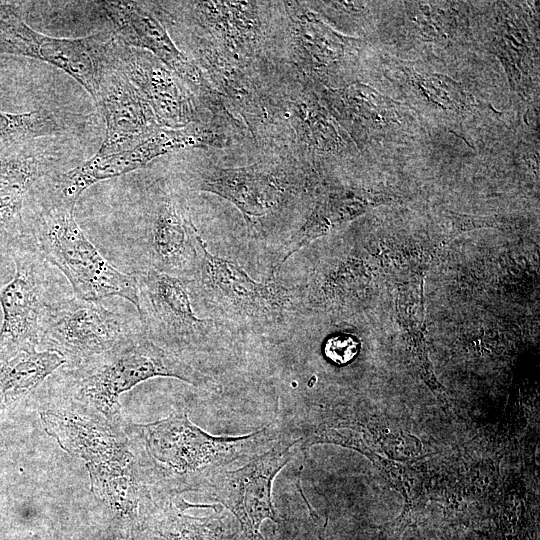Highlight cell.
I'll return each instance as SVG.
<instances>
[{"label":"cell","instance_id":"ac0fdd59","mask_svg":"<svg viewBox=\"0 0 540 540\" xmlns=\"http://www.w3.org/2000/svg\"><path fill=\"white\" fill-rule=\"evenodd\" d=\"M189 4L196 23L222 45L220 50L224 54L241 63L253 54L262 37L256 3L206 1Z\"/></svg>","mask_w":540,"mask_h":540},{"label":"cell","instance_id":"603a6c76","mask_svg":"<svg viewBox=\"0 0 540 540\" xmlns=\"http://www.w3.org/2000/svg\"><path fill=\"white\" fill-rule=\"evenodd\" d=\"M357 353V343L348 337H336L325 346L326 356L337 364L350 361Z\"/></svg>","mask_w":540,"mask_h":540},{"label":"cell","instance_id":"9c48e42d","mask_svg":"<svg viewBox=\"0 0 540 540\" xmlns=\"http://www.w3.org/2000/svg\"><path fill=\"white\" fill-rule=\"evenodd\" d=\"M18 238L13 252L16 265L13 279L3 287L0 304V360L39 346L41 323L48 305L50 280L47 261L31 239Z\"/></svg>","mask_w":540,"mask_h":540},{"label":"cell","instance_id":"3957f363","mask_svg":"<svg viewBox=\"0 0 540 540\" xmlns=\"http://www.w3.org/2000/svg\"><path fill=\"white\" fill-rule=\"evenodd\" d=\"M154 377H173L207 390L216 387L210 376L142 333L77 368L68 369L61 396L122 426L120 395Z\"/></svg>","mask_w":540,"mask_h":540},{"label":"cell","instance_id":"30bf717a","mask_svg":"<svg viewBox=\"0 0 540 540\" xmlns=\"http://www.w3.org/2000/svg\"><path fill=\"white\" fill-rule=\"evenodd\" d=\"M206 131L196 124L182 128L160 127L135 146L109 154L96 153L79 166L54 177L51 202L75 206L90 186L145 167L170 152L205 148Z\"/></svg>","mask_w":540,"mask_h":540},{"label":"cell","instance_id":"52a82bcc","mask_svg":"<svg viewBox=\"0 0 540 540\" xmlns=\"http://www.w3.org/2000/svg\"><path fill=\"white\" fill-rule=\"evenodd\" d=\"M135 275L136 310L143 334L160 347L183 357L187 349L199 346L226 327L217 320L200 319L195 315L187 279L151 269Z\"/></svg>","mask_w":540,"mask_h":540},{"label":"cell","instance_id":"e0dca14e","mask_svg":"<svg viewBox=\"0 0 540 540\" xmlns=\"http://www.w3.org/2000/svg\"><path fill=\"white\" fill-rule=\"evenodd\" d=\"M190 507L181 496H151L141 508L134 540H245L220 506L204 517L186 514Z\"/></svg>","mask_w":540,"mask_h":540},{"label":"cell","instance_id":"2e32d148","mask_svg":"<svg viewBox=\"0 0 540 540\" xmlns=\"http://www.w3.org/2000/svg\"><path fill=\"white\" fill-rule=\"evenodd\" d=\"M113 41L114 37L94 100L106 125L98 154L131 148L161 127L148 104L117 64L112 50Z\"/></svg>","mask_w":540,"mask_h":540},{"label":"cell","instance_id":"8fae6325","mask_svg":"<svg viewBox=\"0 0 540 540\" xmlns=\"http://www.w3.org/2000/svg\"><path fill=\"white\" fill-rule=\"evenodd\" d=\"M101 4L114 28L113 34L120 42L151 53L211 109L226 111L212 83L177 48L165 27L143 5L134 1H104Z\"/></svg>","mask_w":540,"mask_h":540},{"label":"cell","instance_id":"ffe728a7","mask_svg":"<svg viewBox=\"0 0 540 540\" xmlns=\"http://www.w3.org/2000/svg\"><path fill=\"white\" fill-rule=\"evenodd\" d=\"M197 58L204 67L214 88L224 94L244 118L246 129L254 131L267 115L265 100L243 65L217 47L201 44Z\"/></svg>","mask_w":540,"mask_h":540},{"label":"cell","instance_id":"5bb4252c","mask_svg":"<svg viewBox=\"0 0 540 540\" xmlns=\"http://www.w3.org/2000/svg\"><path fill=\"white\" fill-rule=\"evenodd\" d=\"M113 33L55 38L35 31L25 21L11 36L7 53L47 62L77 81L95 100L107 62Z\"/></svg>","mask_w":540,"mask_h":540},{"label":"cell","instance_id":"ba28073f","mask_svg":"<svg viewBox=\"0 0 540 540\" xmlns=\"http://www.w3.org/2000/svg\"><path fill=\"white\" fill-rule=\"evenodd\" d=\"M294 451H299L296 440L284 431V436L268 450L237 469L214 476L202 493L237 519L245 538L264 540L259 533L262 522H279L272 499L273 481L292 460Z\"/></svg>","mask_w":540,"mask_h":540},{"label":"cell","instance_id":"d4e9b609","mask_svg":"<svg viewBox=\"0 0 540 540\" xmlns=\"http://www.w3.org/2000/svg\"><path fill=\"white\" fill-rule=\"evenodd\" d=\"M245 540H247V538H245Z\"/></svg>","mask_w":540,"mask_h":540},{"label":"cell","instance_id":"7c38bea8","mask_svg":"<svg viewBox=\"0 0 540 540\" xmlns=\"http://www.w3.org/2000/svg\"><path fill=\"white\" fill-rule=\"evenodd\" d=\"M197 190L218 195L241 212L249 235L262 218L277 215L297 193L294 177L263 165L211 168L196 179Z\"/></svg>","mask_w":540,"mask_h":540},{"label":"cell","instance_id":"8992f818","mask_svg":"<svg viewBox=\"0 0 540 540\" xmlns=\"http://www.w3.org/2000/svg\"><path fill=\"white\" fill-rule=\"evenodd\" d=\"M135 335L124 319L101 301L77 296L52 301L43 316L39 346L77 368Z\"/></svg>","mask_w":540,"mask_h":540},{"label":"cell","instance_id":"5b68a950","mask_svg":"<svg viewBox=\"0 0 540 540\" xmlns=\"http://www.w3.org/2000/svg\"><path fill=\"white\" fill-rule=\"evenodd\" d=\"M74 206L51 203L37 217L31 236L40 255L68 279L77 297L101 301L118 296L138 306L136 275L106 260L74 217Z\"/></svg>","mask_w":540,"mask_h":540},{"label":"cell","instance_id":"4fadbf2b","mask_svg":"<svg viewBox=\"0 0 540 540\" xmlns=\"http://www.w3.org/2000/svg\"><path fill=\"white\" fill-rule=\"evenodd\" d=\"M199 235L186 207L164 187L154 193L142 237L146 269L189 279Z\"/></svg>","mask_w":540,"mask_h":540},{"label":"cell","instance_id":"9a60e30c","mask_svg":"<svg viewBox=\"0 0 540 540\" xmlns=\"http://www.w3.org/2000/svg\"><path fill=\"white\" fill-rule=\"evenodd\" d=\"M112 50L120 69L161 127L182 128L195 122L192 93L161 61L147 51L124 45L115 35Z\"/></svg>","mask_w":540,"mask_h":540},{"label":"cell","instance_id":"277c9868","mask_svg":"<svg viewBox=\"0 0 540 540\" xmlns=\"http://www.w3.org/2000/svg\"><path fill=\"white\" fill-rule=\"evenodd\" d=\"M188 289L191 300L234 327H277L300 306L298 288L252 279L237 264L213 255L200 234Z\"/></svg>","mask_w":540,"mask_h":540},{"label":"cell","instance_id":"7a4b0ae2","mask_svg":"<svg viewBox=\"0 0 540 540\" xmlns=\"http://www.w3.org/2000/svg\"><path fill=\"white\" fill-rule=\"evenodd\" d=\"M40 418L45 432L85 463L91 491L112 518L110 527L134 534L141 508L151 495L140 478L123 425L63 396L46 403Z\"/></svg>","mask_w":540,"mask_h":540},{"label":"cell","instance_id":"7402d4cb","mask_svg":"<svg viewBox=\"0 0 540 540\" xmlns=\"http://www.w3.org/2000/svg\"><path fill=\"white\" fill-rule=\"evenodd\" d=\"M63 130L60 118L44 109L25 113L0 111V159L24 150L35 139L56 136Z\"/></svg>","mask_w":540,"mask_h":540},{"label":"cell","instance_id":"cb8c5ba5","mask_svg":"<svg viewBox=\"0 0 540 540\" xmlns=\"http://www.w3.org/2000/svg\"><path fill=\"white\" fill-rule=\"evenodd\" d=\"M109 540H134L133 532L121 528H109Z\"/></svg>","mask_w":540,"mask_h":540},{"label":"cell","instance_id":"6da1fadb","mask_svg":"<svg viewBox=\"0 0 540 540\" xmlns=\"http://www.w3.org/2000/svg\"><path fill=\"white\" fill-rule=\"evenodd\" d=\"M123 430L140 478L153 497L203 492L218 473L247 462L284 436L276 424L243 436H213L184 411L147 424L124 421Z\"/></svg>","mask_w":540,"mask_h":540},{"label":"cell","instance_id":"d6986e66","mask_svg":"<svg viewBox=\"0 0 540 540\" xmlns=\"http://www.w3.org/2000/svg\"><path fill=\"white\" fill-rule=\"evenodd\" d=\"M53 163L50 155L29 149L0 159V241L12 243L23 236L24 198Z\"/></svg>","mask_w":540,"mask_h":540},{"label":"cell","instance_id":"44dd1931","mask_svg":"<svg viewBox=\"0 0 540 540\" xmlns=\"http://www.w3.org/2000/svg\"><path fill=\"white\" fill-rule=\"evenodd\" d=\"M65 359L50 350H25L0 360V406L26 397L60 367Z\"/></svg>","mask_w":540,"mask_h":540}]
</instances>
